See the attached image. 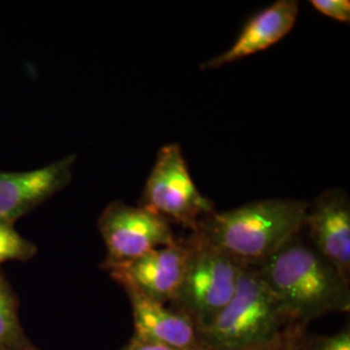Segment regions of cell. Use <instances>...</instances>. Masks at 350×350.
I'll use <instances>...</instances> for the list:
<instances>
[{
    "label": "cell",
    "mask_w": 350,
    "mask_h": 350,
    "mask_svg": "<svg viewBox=\"0 0 350 350\" xmlns=\"http://www.w3.org/2000/svg\"><path fill=\"white\" fill-rule=\"evenodd\" d=\"M295 350H309L308 349V340L305 338L302 342H301L300 345L296 348Z\"/></svg>",
    "instance_id": "obj_19"
},
{
    "label": "cell",
    "mask_w": 350,
    "mask_h": 350,
    "mask_svg": "<svg viewBox=\"0 0 350 350\" xmlns=\"http://www.w3.org/2000/svg\"><path fill=\"white\" fill-rule=\"evenodd\" d=\"M134 318V338L160 344L174 350L200 348L199 332L185 314L170 310L156 301L137 293H127Z\"/></svg>",
    "instance_id": "obj_11"
},
{
    "label": "cell",
    "mask_w": 350,
    "mask_h": 350,
    "mask_svg": "<svg viewBox=\"0 0 350 350\" xmlns=\"http://www.w3.org/2000/svg\"><path fill=\"white\" fill-rule=\"evenodd\" d=\"M188 245L186 271L173 302L176 312L188 317L199 332L232 299L241 266L193 232Z\"/></svg>",
    "instance_id": "obj_4"
},
{
    "label": "cell",
    "mask_w": 350,
    "mask_h": 350,
    "mask_svg": "<svg viewBox=\"0 0 350 350\" xmlns=\"http://www.w3.org/2000/svg\"><path fill=\"white\" fill-rule=\"evenodd\" d=\"M308 202L266 199L202 218L193 234L240 266L256 267L273 257L304 228Z\"/></svg>",
    "instance_id": "obj_1"
},
{
    "label": "cell",
    "mask_w": 350,
    "mask_h": 350,
    "mask_svg": "<svg viewBox=\"0 0 350 350\" xmlns=\"http://www.w3.org/2000/svg\"><path fill=\"white\" fill-rule=\"evenodd\" d=\"M12 288L0 273V347H23L24 335Z\"/></svg>",
    "instance_id": "obj_12"
},
{
    "label": "cell",
    "mask_w": 350,
    "mask_h": 350,
    "mask_svg": "<svg viewBox=\"0 0 350 350\" xmlns=\"http://www.w3.org/2000/svg\"><path fill=\"white\" fill-rule=\"evenodd\" d=\"M309 350H350L349 327H344L340 332L325 338L308 340Z\"/></svg>",
    "instance_id": "obj_16"
},
{
    "label": "cell",
    "mask_w": 350,
    "mask_h": 350,
    "mask_svg": "<svg viewBox=\"0 0 350 350\" xmlns=\"http://www.w3.org/2000/svg\"><path fill=\"white\" fill-rule=\"evenodd\" d=\"M77 154L26 172H0V222L12 225L66 187Z\"/></svg>",
    "instance_id": "obj_8"
},
{
    "label": "cell",
    "mask_w": 350,
    "mask_h": 350,
    "mask_svg": "<svg viewBox=\"0 0 350 350\" xmlns=\"http://www.w3.org/2000/svg\"><path fill=\"white\" fill-rule=\"evenodd\" d=\"M310 3L318 12L340 23L349 24V0H312Z\"/></svg>",
    "instance_id": "obj_15"
},
{
    "label": "cell",
    "mask_w": 350,
    "mask_h": 350,
    "mask_svg": "<svg viewBox=\"0 0 350 350\" xmlns=\"http://www.w3.org/2000/svg\"><path fill=\"white\" fill-rule=\"evenodd\" d=\"M295 323L256 267L241 266L232 299L199 331L200 347L237 350L266 342Z\"/></svg>",
    "instance_id": "obj_3"
},
{
    "label": "cell",
    "mask_w": 350,
    "mask_h": 350,
    "mask_svg": "<svg viewBox=\"0 0 350 350\" xmlns=\"http://www.w3.org/2000/svg\"><path fill=\"white\" fill-rule=\"evenodd\" d=\"M304 227L309 228L317 252L338 274L350 279V200L342 189L322 192L308 204Z\"/></svg>",
    "instance_id": "obj_9"
},
{
    "label": "cell",
    "mask_w": 350,
    "mask_h": 350,
    "mask_svg": "<svg viewBox=\"0 0 350 350\" xmlns=\"http://www.w3.org/2000/svg\"><path fill=\"white\" fill-rule=\"evenodd\" d=\"M107 248L104 269L130 262L147 252L176 243L170 224L143 206L113 201L98 219Z\"/></svg>",
    "instance_id": "obj_6"
},
{
    "label": "cell",
    "mask_w": 350,
    "mask_h": 350,
    "mask_svg": "<svg viewBox=\"0 0 350 350\" xmlns=\"http://www.w3.org/2000/svg\"><path fill=\"white\" fill-rule=\"evenodd\" d=\"M299 12L300 4L296 0H278L273 3L250 18L228 50L201 64V69H218L267 50L293 29Z\"/></svg>",
    "instance_id": "obj_10"
},
{
    "label": "cell",
    "mask_w": 350,
    "mask_h": 350,
    "mask_svg": "<svg viewBox=\"0 0 350 350\" xmlns=\"http://www.w3.org/2000/svg\"><path fill=\"white\" fill-rule=\"evenodd\" d=\"M0 350H34L31 348H26V347H0Z\"/></svg>",
    "instance_id": "obj_18"
},
{
    "label": "cell",
    "mask_w": 350,
    "mask_h": 350,
    "mask_svg": "<svg viewBox=\"0 0 350 350\" xmlns=\"http://www.w3.org/2000/svg\"><path fill=\"white\" fill-rule=\"evenodd\" d=\"M189 256V245L175 243L150 250L138 258L108 269L113 279L127 293L150 300L173 302L182 284Z\"/></svg>",
    "instance_id": "obj_7"
},
{
    "label": "cell",
    "mask_w": 350,
    "mask_h": 350,
    "mask_svg": "<svg viewBox=\"0 0 350 350\" xmlns=\"http://www.w3.org/2000/svg\"><path fill=\"white\" fill-rule=\"evenodd\" d=\"M256 269L295 323L349 310V282L301 241L292 239Z\"/></svg>",
    "instance_id": "obj_2"
},
{
    "label": "cell",
    "mask_w": 350,
    "mask_h": 350,
    "mask_svg": "<svg viewBox=\"0 0 350 350\" xmlns=\"http://www.w3.org/2000/svg\"><path fill=\"white\" fill-rule=\"evenodd\" d=\"M122 350H174L167 347H163L160 344H154V342H148V341H143L137 338H133V340L129 342V345L125 347Z\"/></svg>",
    "instance_id": "obj_17"
},
{
    "label": "cell",
    "mask_w": 350,
    "mask_h": 350,
    "mask_svg": "<svg viewBox=\"0 0 350 350\" xmlns=\"http://www.w3.org/2000/svg\"><path fill=\"white\" fill-rule=\"evenodd\" d=\"M37 254L34 243L20 235L12 225L0 222V265L10 261H27Z\"/></svg>",
    "instance_id": "obj_13"
},
{
    "label": "cell",
    "mask_w": 350,
    "mask_h": 350,
    "mask_svg": "<svg viewBox=\"0 0 350 350\" xmlns=\"http://www.w3.org/2000/svg\"><path fill=\"white\" fill-rule=\"evenodd\" d=\"M305 338H305V325L297 323V325H291L286 331H283L282 334H279L278 336L266 341V342L237 350H295ZM196 350L217 349H209V348L200 347L199 349Z\"/></svg>",
    "instance_id": "obj_14"
},
{
    "label": "cell",
    "mask_w": 350,
    "mask_h": 350,
    "mask_svg": "<svg viewBox=\"0 0 350 350\" xmlns=\"http://www.w3.org/2000/svg\"><path fill=\"white\" fill-rule=\"evenodd\" d=\"M139 205L192 232L202 218L215 212L213 201L202 196L195 186L182 148L176 143L159 150Z\"/></svg>",
    "instance_id": "obj_5"
}]
</instances>
